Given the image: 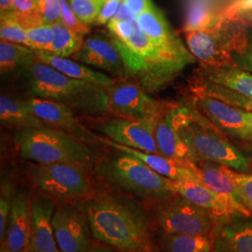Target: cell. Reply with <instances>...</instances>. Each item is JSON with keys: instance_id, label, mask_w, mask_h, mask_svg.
Here are the masks:
<instances>
[{"instance_id": "39", "label": "cell", "mask_w": 252, "mask_h": 252, "mask_svg": "<svg viewBox=\"0 0 252 252\" xmlns=\"http://www.w3.org/2000/svg\"><path fill=\"white\" fill-rule=\"evenodd\" d=\"M60 9H61V22L66 27L74 32L86 36L90 32L89 26L83 24L79 17L74 12L68 0H60Z\"/></svg>"}, {"instance_id": "14", "label": "cell", "mask_w": 252, "mask_h": 252, "mask_svg": "<svg viewBox=\"0 0 252 252\" xmlns=\"http://www.w3.org/2000/svg\"><path fill=\"white\" fill-rule=\"evenodd\" d=\"M27 101L34 114L49 127L75 135L86 143L100 142V137L82 125L80 116L71 108L53 100L27 95Z\"/></svg>"}, {"instance_id": "35", "label": "cell", "mask_w": 252, "mask_h": 252, "mask_svg": "<svg viewBox=\"0 0 252 252\" xmlns=\"http://www.w3.org/2000/svg\"><path fill=\"white\" fill-rule=\"evenodd\" d=\"M26 30L29 48L36 51H51L54 40V32L50 25L42 24L37 27L27 28Z\"/></svg>"}, {"instance_id": "31", "label": "cell", "mask_w": 252, "mask_h": 252, "mask_svg": "<svg viewBox=\"0 0 252 252\" xmlns=\"http://www.w3.org/2000/svg\"><path fill=\"white\" fill-rule=\"evenodd\" d=\"M213 244L207 235L166 234L162 252H212Z\"/></svg>"}, {"instance_id": "40", "label": "cell", "mask_w": 252, "mask_h": 252, "mask_svg": "<svg viewBox=\"0 0 252 252\" xmlns=\"http://www.w3.org/2000/svg\"><path fill=\"white\" fill-rule=\"evenodd\" d=\"M136 20H123L115 21L110 20L107 25L108 34L118 41L128 40L135 32V26Z\"/></svg>"}, {"instance_id": "21", "label": "cell", "mask_w": 252, "mask_h": 252, "mask_svg": "<svg viewBox=\"0 0 252 252\" xmlns=\"http://www.w3.org/2000/svg\"><path fill=\"white\" fill-rule=\"evenodd\" d=\"M175 106L173 105L155 125L154 135L158 153L174 160L194 163L188 146L175 126Z\"/></svg>"}, {"instance_id": "41", "label": "cell", "mask_w": 252, "mask_h": 252, "mask_svg": "<svg viewBox=\"0 0 252 252\" xmlns=\"http://www.w3.org/2000/svg\"><path fill=\"white\" fill-rule=\"evenodd\" d=\"M41 14L43 24L53 25L61 22L60 0H43L41 5Z\"/></svg>"}, {"instance_id": "9", "label": "cell", "mask_w": 252, "mask_h": 252, "mask_svg": "<svg viewBox=\"0 0 252 252\" xmlns=\"http://www.w3.org/2000/svg\"><path fill=\"white\" fill-rule=\"evenodd\" d=\"M29 174L38 189L55 198H78L91 191L86 168L75 163H36Z\"/></svg>"}, {"instance_id": "6", "label": "cell", "mask_w": 252, "mask_h": 252, "mask_svg": "<svg viewBox=\"0 0 252 252\" xmlns=\"http://www.w3.org/2000/svg\"><path fill=\"white\" fill-rule=\"evenodd\" d=\"M119 153L97 167V174L104 180L120 189L147 198L162 201L176 194L172 189L171 180L153 171L134 156Z\"/></svg>"}, {"instance_id": "37", "label": "cell", "mask_w": 252, "mask_h": 252, "mask_svg": "<svg viewBox=\"0 0 252 252\" xmlns=\"http://www.w3.org/2000/svg\"><path fill=\"white\" fill-rule=\"evenodd\" d=\"M241 203L252 212V173L234 171L229 168Z\"/></svg>"}, {"instance_id": "25", "label": "cell", "mask_w": 252, "mask_h": 252, "mask_svg": "<svg viewBox=\"0 0 252 252\" xmlns=\"http://www.w3.org/2000/svg\"><path fill=\"white\" fill-rule=\"evenodd\" d=\"M37 58L40 62L46 63L63 75L79 81L90 82L107 88L112 84L115 79L105 73L97 72L86 64L69 59L68 57H61L47 51H36Z\"/></svg>"}, {"instance_id": "8", "label": "cell", "mask_w": 252, "mask_h": 252, "mask_svg": "<svg viewBox=\"0 0 252 252\" xmlns=\"http://www.w3.org/2000/svg\"><path fill=\"white\" fill-rule=\"evenodd\" d=\"M166 234L207 235L214 230L215 217L179 194L161 201L155 211Z\"/></svg>"}, {"instance_id": "29", "label": "cell", "mask_w": 252, "mask_h": 252, "mask_svg": "<svg viewBox=\"0 0 252 252\" xmlns=\"http://www.w3.org/2000/svg\"><path fill=\"white\" fill-rule=\"evenodd\" d=\"M192 91L194 94H207L217 99L221 100L234 108L252 113V98L227 89L225 87L197 78L193 83Z\"/></svg>"}, {"instance_id": "33", "label": "cell", "mask_w": 252, "mask_h": 252, "mask_svg": "<svg viewBox=\"0 0 252 252\" xmlns=\"http://www.w3.org/2000/svg\"><path fill=\"white\" fill-rule=\"evenodd\" d=\"M229 59L234 66L252 74V33L235 40Z\"/></svg>"}, {"instance_id": "20", "label": "cell", "mask_w": 252, "mask_h": 252, "mask_svg": "<svg viewBox=\"0 0 252 252\" xmlns=\"http://www.w3.org/2000/svg\"><path fill=\"white\" fill-rule=\"evenodd\" d=\"M236 216L226 219L217 229L212 252H252V219Z\"/></svg>"}, {"instance_id": "45", "label": "cell", "mask_w": 252, "mask_h": 252, "mask_svg": "<svg viewBox=\"0 0 252 252\" xmlns=\"http://www.w3.org/2000/svg\"><path fill=\"white\" fill-rule=\"evenodd\" d=\"M86 252H122L108 246H95L90 248Z\"/></svg>"}, {"instance_id": "34", "label": "cell", "mask_w": 252, "mask_h": 252, "mask_svg": "<svg viewBox=\"0 0 252 252\" xmlns=\"http://www.w3.org/2000/svg\"><path fill=\"white\" fill-rule=\"evenodd\" d=\"M0 37L1 40H6L29 47L26 28L22 27L12 18L9 13L1 15Z\"/></svg>"}, {"instance_id": "16", "label": "cell", "mask_w": 252, "mask_h": 252, "mask_svg": "<svg viewBox=\"0 0 252 252\" xmlns=\"http://www.w3.org/2000/svg\"><path fill=\"white\" fill-rule=\"evenodd\" d=\"M135 20L139 28L155 45L179 57L188 64L195 62V57L175 34L162 11L154 4L138 14Z\"/></svg>"}, {"instance_id": "46", "label": "cell", "mask_w": 252, "mask_h": 252, "mask_svg": "<svg viewBox=\"0 0 252 252\" xmlns=\"http://www.w3.org/2000/svg\"><path fill=\"white\" fill-rule=\"evenodd\" d=\"M244 112H245V117L247 119L249 125L251 126L252 129V113H251V112H247V111H244Z\"/></svg>"}, {"instance_id": "3", "label": "cell", "mask_w": 252, "mask_h": 252, "mask_svg": "<svg viewBox=\"0 0 252 252\" xmlns=\"http://www.w3.org/2000/svg\"><path fill=\"white\" fill-rule=\"evenodd\" d=\"M174 123L191 153L193 162H216L234 171L249 173L251 161L222 137L220 130L190 101L175 106Z\"/></svg>"}, {"instance_id": "38", "label": "cell", "mask_w": 252, "mask_h": 252, "mask_svg": "<svg viewBox=\"0 0 252 252\" xmlns=\"http://www.w3.org/2000/svg\"><path fill=\"white\" fill-rule=\"evenodd\" d=\"M12 201H13L12 186L10 182L7 180L2 181L1 193H0V239L1 241H3V239L6 236Z\"/></svg>"}, {"instance_id": "15", "label": "cell", "mask_w": 252, "mask_h": 252, "mask_svg": "<svg viewBox=\"0 0 252 252\" xmlns=\"http://www.w3.org/2000/svg\"><path fill=\"white\" fill-rule=\"evenodd\" d=\"M186 44L189 52L201 64H226L223 60L229 57L236 37L229 36L228 27L222 23L219 27L201 31L185 33Z\"/></svg>"}, {"instance_id": "1", "label": "cell", "mask_w": 252, "mask_h": 252, "mask_svg": "<svg viewBox=\"0 0 252 252\" xmlns=\"http://www.w3.org/2000/svg\"><path fill=\"white\" fill-rule=\"evenodd\" d=\"M85 213L101 242L122 252H155L150 218L138 203L104 193L87 203Z\"/></svg>"}, {"instance_id": "42", "label": "cell", "mask_w": 252, "mask_h": 252, "mask_svg": "<svg viewBox=\"0 0 252 252\" xmlns=\"http://www.w3.org/2000/svg\"><path fill=\"white\" fill-rule=\"evenodd\" d=\"M124 0H106L101 8L99 14L94 22V26L108 25L109 21L115 16L118 9Z\"/></svg>"}, {"instance_id": "32", "label": "cell", "mask_w": 252, "mask_h": 252, "mask_svg": "<svg viewBox=\"0 0 252 252\" xmlns=\"http://www.w3.org/2000/svg\"><path fill=\"white\" fill-rule=\"evenodd\" d=\"M9 14L26 29L43 24L41 11L36 8L34 0H14Z\"/></svg>"}, {"instance_id": "5", "label": "cell", "mask_w": 252, "mask_h": 252, "mask_svg": "<svg viewBox=\"0 0 252 252\" xmlns=\"http://www.w3.org/2000/svg\"><path fill=\"white\" fill-rule=\"evenodd\" d=\"M12 140L23 159L36 163L67 162L88 168L96 159L88 143L49 126L15 130Z\"/></svg>"}, {"instance_id": "47", "label": "cell", "mask_w": 252, "mask_h": 252, "mask_svg": "<svg viewBox=\"0 0 252 252\" xmlns=\"http://www.w3.org/2000/svg\"><path fill=\"white\" fill-rule=\"evenodd\" d=\"M42 2H43V0H34V3H35V5H36V8L39 9L40 11H41V5H42Z\"/></svg>"}, {"instance_id": "43", "label": "cell", "mask_w": 252, "mask_h": 252, "mask_svg": "<svg viewBox=\"0 0 252 252\" xmlns=\"http://www.w3.org/2000/svg\"><path fill=\"white\" fill-rule=\"evenodd\" d=\"M126 5L132 10V12L137 16L145 9H148L150 6L153 5V0H124Z\"/></svg>"}, {"instance_id": "11", "label": "cell", "mask_w": 252, "mask_h": 252, "mask_svg": "<svg viewBox=\"0 0 252 252\" xmlns=\"http://www.w3.org/2000/svg\"><path fill=\"white\" fill-rule=\"evenodd\" d=\"M71 59L99 68L115 80H128L123 55L108 33L84 37L81 48Z\"/></svg>"}, {"instance_id": "28", "label": "cell", "mask_w": 252, "mask_h": 252, "mask_svg": "<svg viewBox=\"0 0 252 252\" xmlns=\"http://www.w3.org/2000/svg\"><path fill=\"white\" fill-rule=\"evenodd\" d=\"M37 60L36 50L6 40L0 41V70L2 76L20 75L27 65Z\"/></svg>"}, {"instance_id": "4", "label": "cell", "mask_w": 252, "mask_h": 252, "mask_svg": "<svg viewBox=\"0 0 252 252\" xmlns=\"http://www.w3.org/2000/svg\"><path fill=\"white\" fill-rule=\"evenodd\" d=\"M111 38L123 55L128 80L135 81L148 94L162 89L189 65L155 45L137 23L134 34L128 40L122 42Z\"/></svg>"}, {"instance_id": "44", "label": "cell", "mask_w": 252, "mask_h": 252, "mask_svg": "<svg viewBox=\"0 0 252 252\" xmlns=\"http://www.w3.org/2000/svg\"><path fill=\"white\" fill-rule=\"evenodd\" d=\"M14 0H0V10L1 15L7 14L12 11Z\"/></svg>"}, {"instance_id": "19", "label": "cell", "mask_w": 252, "mask_h": 252, "mask_svg": "<svg viewBox=\"0 0 252 252\" xmlns=\"http://www.w3.org/2000/svg\"><path fill=\"white\" fill-rule=\"evenodd\" d=\"M54 210L50 199L38 197L33 201L28 252H59L52 223Z\"/></svg>"}, {"instance_id": "30", "label": "cell", "mask_w": 252, "mask_h": 252, "mask_svg": "<svg viewBox=\"0 0 252 252\" xmlns=\"http://www.w3.org/2000/svg\"><path fill=\"white\" fill-rule=\"evenodd\" d=\"M51 27L54 32V40L50 53L61 57H71L79 51L84 36L70 30L62 22L53 24Z\"/></svg>"}, {"instance_id": "36", "label": "cell", "mask_w": 252, "mask_h": 252, "mask_svg": "<svg viewBox=\"0 0 252 252\" xmlns=\"http://www.w3.org/2000/svg\"><path fill=\"white\" fill-rule=\"evenodd\" d=\"M105 1L106 0H68L76 15L87 26L94 24Z\"/></svg>"}, {"instance_id": "17", "label": "cell", "mask_w": 252, "mask_h": 252, "mask_svg": "<svg viewBox=\"0 0 252 252\" xmlns=\"http://www.w3.org/2000/svg\"><path fill=\"white\" fill-rule=\"evenodd\" d=\"M100 142L108 145L110 148L120 153L132 155L144 162L153 171L158 173L162 177L173 180H193L201 182L197 165L193 162H186L164 157L159 153H149L131 149L124 145L117 144L110 139H104L100 137Z\"/></svg>"}, {"instance_id": "10", "label": "cell", "mask_w": 252, "mask_h": 252, "mask_svg": "<svg viewBox=\"0 0 252 252\" xmlns=\"http://www.w3.org/2000/svg\"><path fill=\"white\" fill-rule=\"evenodd\" d=\"M96 121V130L111 141L145 153H158L154 135L157 122L114 116L97 118Z\"/></svg>"}, {"instance_id": "2", "label": "cell", "mask_w": 252, "mask_h": 252, "mask_svg": "<svg viewBox=\"0 0 252 252\" xmlns=\"http://www.w3.org/2000/svg\"><path fill=\"white\" fill-rule=\"evenodd\" d=\"M20 75L26 81L27 95L62 103L80 117L109 115L105 87L71 79L39 60L27 65Z\"/></svg>"}, {"instance_id": "27", "label": "cell", "mask_w": 252, "mask_h": 252, "mask_svg": "<svg viewBox=\"0 0 252 252\" xmlns=\"http://www.w3.org/2000/svg\"><path fill=\"white\" fill-rule=\"evenodd\" d=\"M221 23L215 0H189L184 33L212 29Z\"/></svg>"}, {"instance_id": "13", "label": "cell", "mask_w": 252, "mask_h": 252, "mask_svg": "<svg viewBox=\"0 0 252 252\" xmlns=\"http://www.w3.org/2000/svg\"><path fill=\"white\" fill-rule=\"evenodd\" d=\"M54 237L60 252H86L90 249L88 217L72 207L58 208L53 220Z\"/></svg>"}, {"instance_id": "26", "label": "cell", "mask_w": 252, "mask_h": 252, "mask_svg": "<svg viewBox=\"0 0 252 252\" xmlns=\"http://www.w3.org/2000/svg\"><path fill=\"white\" fill-rule=\"evenodd\" d=\"M1 125L13 131L46 127L30 108L27 97L22 98L2 93L0 95Z\"/></svg>"}, {"instance_id": "22", "label": "cell", "mask_w": 252, "mask_h": 252, "mask_svg": "<svg viewBox=\"0 0 252 252\" xmlns=\"http://www.w3.org/2000/svg\"><path fill=\"white\" fill-rule=\"evenodd\" d=\"M197 165L201 182L207 188L229 199L237 213L244 217H250L251 211L241 203L236 186L229 173V167L216 162H198Z\"/></svg>"}, {"instance_id": "24", "label": "cell", "mask_w": 252, "mask_h": 252, "mask_svg": "<svg viewBox=\"0 0 252 252\" xmlns=\"http://www.w3.org/2000/svg\"><path fill=\"white\" fill-rule=\"evenodd\" d=\"M197 78L252 98V74L244 71L232 63L220 65L201 64Z\"/></svg>"}, {"instance_id": "18", "label": "cell", "mask_w": 252, "mask_h": 252, "mask_svg": "<svg viewBox=\"0 0 252 252\" xmlns=\"http://www.w3.org/2000/svg\"><path fill=\"white\" fill-rule=\"evenodd\" d=\"M171 187L176 194H179L189 200L192 204L206 209L215 218L228 219L239 215L229 199L211 190L202 182L193 180H172Z\"/></svg>"}, {"instance_id": "7", "label": "cell", "mask_w": 252, "mask_h": 252, "mask_svg": "<svg viewBox=\"0 0 252 252\" xmlns=\"http://www.w3.org/2000/svg\"><path fill=\"white\" fill-rule=\"evenodd\" d=\"M109 115L156 123L173 105L153 99L135 81L115 80L106 88Z\"/></svg>"}, {"instance_id": "48", "label": "cell", "mask_w": 252, "mask_h": 252, "mask_svg": "<svg viewBox=\"0 0 252 252\" xmlns=\"http://www.w3.org/2000/svg\"><path fill=\"white\" fill-rule=\"evenodd\" d=\"M1 252H25V250L24 251H20V252H11V251H9V249H7L4 245H2Z\"/></svg>"}, {"instance_id": "23", "label": "cell", "mask_w": 252, "mask_h": 252, "mask_svg": "<svg viewBox=\"0 0 252 252\" xmlns=\"http://www.w3.org/2000/svg\"><path fill=\"white\" fill-rule=\"evenodd\" d=\"M31 207L26 193H17L12 201L4 245L11 252L24 251L30 237Z\"/></svg>"}, {"instance_id": "12", "label": "cell", "mask_w": 252, "mask_h": 252, "mask_svg": "<svg viewBox=\"0 0 252 252\" xmlns=\"http://www.w3.org/2000/svg\"><path fill=\"white\" fill-rule=\"evenodd\" d=\"M191 102L220 131L252 144V129L244 110L203 94H194Z\"/></svg>"}]
</instances>
